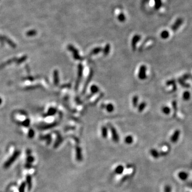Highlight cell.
Here are the masks:
<instances>
[{"label": "cell", "mask_w": 192, "mask_h": 192, "mask_svg": "<svg viewBox=\"0 0 192 192\" xmlns=\"http://www.w3.org/2000/svg\"><path fill=\"white\" fill-rule=\"evenodd\" d=\"M27 56H24L23 57H22L21 58H19L18 59H17L16 60V63L17 64H20L22 63H23L24 61H25V60L27 59Z\"/></svg>", "instance_id": "4316f807"}, {"label": "cell", "mask_w": 192, "mask_h": 192, "mask_svg": "<svg viewBox=\"0 0 192 192\" xmlns=\"http://www.w3.org/2000/svg\"><path fill=\"white\" fill-rule=\"evenodd\" d=\"M150 153L152 156L154 157H157L158 156H159V154H158L157 151H156L154 149H152V150H151Z\"/></svg>", "instance_id": "4dcf8cb0"}, {"label": "cell", "mask_w": 192, "mask_h": 192, "mask_svg": "<svg viewBox=\"0 0 192 192\" xmlns=\"http://www.w3.org/2000/svg\"><path fill=\"white\" fill-rule=\"evenodd\" d=\"M2 99L0 98V105H1V104H2Z\"/></svg>", "instance_id": "ab89813d"}, {"label": "cell", "mask_w": 192, "mask_h": 192, "mask_svg": "<svg viewBox=\"0 0 192 192\" xmlns=\"http://www.w3.org/2000/svg\"><path fill=\"white\" fill-rule=\"evenodd\" d=\"M57 125H58V123L56 122L48 124V125H42L41 126H39L38 129H41V130L49 129H51L52 128H53V127H55L56 126H57Z\"/></svg>", "instance_id": "30bf717a"}, {"label": "cell", "mask_w": 192, "mask_h": 192, "mask_svg": "<svg viewBox=\"0 0 192 192\" xmlns=\"http://www.w3.org/2000/svg\"><path fill=\"white\" fill-rule=\"evenodd\" d=\"M123 170V166L122 165L117 166V167L115 169V171L117 173H121Z\"/></svg>", "instance_id": "f1b7e54d"}, {"label": "cell", "mask_w": 192, "mask_h": 192, "mask_svg": "<svg viewBox=\"0 0 192 192\" xmlns=\"http://www.w3.org/2000/svg\"><path fill=\"white\" fill-rule=\"evenodd\" d=\"M83 74V66L82 64H79L77 66V78L76 81L75 86V90L76 91H77L78 87L80 86V84L81 81L82 80Z\"/></svg>", "instance_id": "6da1fadb"}, {"label": "cell", "mask_w": 192, "mask_h": 192, "mask_svg": "<svg viewBox=\"0 0 192 192\" xmlns=\"http://www.w3.org/2000/svg\"><path fill=\"white\" fill-rule=\"evenodd\" d=\"M25 187H26V182H22V183L21 184L20 186L19 189V192H24Z\"/></svg>", "instance_id": "f546056e"}, {"label": "cell", "mask_w": 192, "mask_h": 192, "mask_svg": "<svg viewBox=\"0 0 192 192\" xmlns=\"http://www.w3.org/2000/svg\"><path fill=\"white\" fill-rule=\"evenodd\" d=\"M17 59L16 58H14L11 59H10V60H8L7 61H6L4 63H3L1 65H0V68H3L4 67L6 66L7 65H9L11 63H12V62L16 61Z\"/></svg>", "instance_id": "44dd1931"}, {"label": "cell", "mask_w": 192, "mask_h": 192, "mask_svg": "<svg viewBox=\"0 0 192 192\" xmlns=\"http://www.w3.org/2000/svg\"><path fill=\"white\" fill-rule=\"evenodd\" d=\"M63 138L61 137V136L60 135V134H57V140H56V142L55 143V145H54V147L55 148H57V147H58L59 146V145L62 143L63 142Z\"/></svg>", "instance_id": "9a60e30c"}, {"label": "cell", "mask_w": 192, "mask_h": 192, "mask_svg": "<svg viewBox=\"0 0 192 192\" xmlns=\"http://www.w3.org/2000/svg\"><path fill=\"white\" fill-rule=\"evenodd\" d=\"M34 161V158L33 157L31 156H28L27 159V161L28 162V163H32Z\"/></svg>", "instance_id": "d590c367"}, {"label": "cell", "mask_w": 192, "mask_h": 192, "mask_svg": "<svg viewBox=\"0 0 192 192\" xmlns=\"http://www.w3.org/2000/svg\"><path fill=\"white\" fill-rule=\"evenodd\" d=\"M30 167H31V165H30V163H28V164H27L26 165V168H30Z\"/></svg>", "instance_id": "f35d334b"}, {"label": "cell", "mask_w": 192, "mask_h": 192, "mask_svg": "<svg viewBox=\"0 0 192 192\" xmlns=\"http://www.w3.org/2000/svg\"><path fill=\"white\" fill-rule=\"evenodd\" d=\"M76 152H77V159H81V158H82V150L80 147L77 146L76 147Z\"/></svg>", "instance_id": "d4e9b609"}, {"label": "cell", "mask_w": 192, "mask_h": 192, "mask_svg": "<svg viewBox=\"0 0 192 192\" xmlns=\"http://www.w3.org/2000/svg\"><path fill=\"white\" fill-rule=\"evenodd\" d=\"M37 32L35 30H29L26 33V35L28 36H33L36 34Z\"/></svg>", "instance_id": "83f0119b"}, {"label": "cell", "mask_w": 192, "mask_h": 192, "mask_svg": "<svg viewBox=\"0 0 192 192\" xmlns=\"http://www.w3.org/2000/svg\"><path fill=\"white\" fill-rule=\"evenodd\" d=\"M146 106H147V104L146 102H145V101H143V102L141 103L138 106V112L140 113L142 112L144 110V109L146 108Z\"/></svg>", "instance_id": "ac0fdd59"}, {"label": "cell", "mask_w": 192, "mask_h": 192, "mask_svg": "<svg viewBox=\"0 0 192 192\" xmlns=\"http://www.w3.org/2000/svg\"><path fill=\"white\" fill-rule=\"evenodd\" d=\"M101 134L103 138H106L108 135V128L106 126H103L101 128Z\"/></svg>", "instance_id": "7c38bea8"}, {"label": "cell", "mask_w": 192, "mask_h": 192, "mask_svg": "<svg viewBox=\"0 0 192 192\" xmlns=\"http://www.w3.org/2000/svg\"><path fill=\"white\" fill-rule=\"evenodd\" d=\"M38 87V86H32V87H31V86L27 87V89L28 90H29L30 89H35V88H36V87Z\"/></svg>", "instance_id": "8d00e7d4"}, {"label": "cell", "mask_w": 192, "mask_h": 192, "mask_svg": "<svg viewBox=\"0 0 192 192\" xmlns=\"http://www.w3.org/2000/svg\"><path fill=\"white\" fill-rule=\"evenodd\" d=\"M105 109L106 110V111L108 113H112L114 111V106L112 104L109 103L106 105Z\"/></svg>", "instance_id": "2e32d148"}, {"label": "cell", "mask_w": 192, "mask_h": 192, "mask_svg": "<svg viewBox=\"0 0 192 192\" xmlns=\"http://www.w3.org/2000/svg\"><path fill=\"white\" fill-rule=\"evenodd\" d=\"M93 76H94V71H93V70L92 69H91L89 72V74L88 77H87L86 82L84 83V84L83 86L82 92V95H84L85 94V93L86 92L87 87V86H88L89 83H90V82H91V80L92 79Z\"/></svg>", "instance_id": "8992f818"}, {"label": "cell", "mask_w": 192, "mask_h": 192, "mask_svg": "<svg viewBox=\"0 0 192 192\" xmlns=\"http://www.w3.org/2000/svg\"><path fill=\"white\" fill-rule=\"evenodd\" d=\"M110 49H111V47H110L109 44H106L105 48H104V49L103 50V55L104 56H106L109 54V53L110 52Z\"/></svg>", "instance_id": "d6986e66"}, {"label": "cell", "mask_w": 192, "mask_h": 192, "mask_svg": "<svg viewBox=\"0 0 192 192\" xmlns=\"http://www.w3.org/2000/svg\"><path fill=\"white\" fill-rule=\"evenodd\" d=\"M134 142V138L132 135H129L125 138V142L126 144H131Z\"/></svg>", "instance_id": "ffe728a7"}, {"label": "cell", "mask_w": 192, "mask_h": 192, "mask_svg": "<svg viewBox=\"0 0 192 192\" xmlns=\"http://www.w3.org/2000/svg\"><path fill=\"white\" fill-rule=\"evenodd\" d=\"M0 40L5 41L8 44H9V46L11 48H15L16 47V45L15 43H14L11 40V39H10L9 38H8L7 37H5V36L0 35Z\"/></svg>", "instance_id": "52a82bcc"}, {"label": "cell", "mask_w": 192, "mask_h": 192, "mask_svg": "<svg viewBox=\"0 0 192 192\" xmlns=\"http://www.w3.org/2000/svg\"><path fill=\"white\" fill-rule=\"evenodd\" d=\"M139 39H140V36H138V35L134 36V38H132L131 46H132V49L134 51H135V50H136L137 44L138 42V41H139Z\"/></svg>", "instance_id": "ba28073f"}, {"label": "cell", "mask_w": 192, "mask_h": 192, "mask_svg": "<svg viewBox=\"0 0 192 192\" xmlns=\"http://www.w3.org/2000/svg\"><path fill=\"white\" fill-rule=\"evenodd\" d=\"M67 49L72 53L73 57L76 60H83V58L79 55V52L77 49L73 46L72 45H69L67 46Z\"/></svg>", "instance_id": "3957f363"}, {"label": "cell", "mask_w": 192, "mask_h": 192, "mask_svg": "<svg viewBox=\"0 0 192 192\" xmlns=\"http://www.w3.org/2000/svg\"><path fill=\"white\" fill-rule=\"evenodd\" d=\"M105 106H106V104H105L103 103V104H101V106H100V107H101V108L105 109Z\"/></svg>", "instance_id": "74e56055"}, {"label": "cell", "mask_w": 192, "mask_h": 192, "mask_svg": "<svg viewBox=\"0 0 192 192\" xmlns=\"http://www.w3.org/2000/svg\"><path fill=\"white\" fill-rule=\"evenodd\" d=\"M169 36V33L168 32H166V31H164L162 33H161V37L165 39L166 38Z\"/></svg>", "instance_id": "836d02e7"}, {"label": "cell", "mask_w": 192, "mask_h": 192, "mask_svg": "<svg viewBox=\"0 0 192 192\" xmlns=\"http://www.w3.org/2000/svg\"><path fill=\"white\" fill-rule=\"evenodd\" d=\"M40 139L41 140H46L47 141V144L49 145L51 142V137L50 134H47L44 136H41Z\"/></svg>", "instance_id": "7402d4cb"}, {"label": "cell", "mask_w": 192, "mask_h": 192, "mask_svg": "<svg viewBox=\"0 0 192 192\" xmlns=\"http://www.w3.org/2000/svg\"><path fill=\"white\" fill-rule=\"evenodd\" d=\"M179 134H180V132L179 131L177 130V131H175L174 134L173 135V136H172V137H171V140L172 142H173V143L176 142L177 140L178 139V136H179Z\"/></svg>", "instance_id": "cb8c5ba5"}, {"label": "cell", "mask_w": 192, "mask_h": 192, "mask_svg": "<svg viewBox=\"0 0 192 192\" xmlns=\"http://www.w3.org/2000/svg\"><path fill=\"white\" fill-rule=\"evenodd\" d=\"M99 92V87L95 85V84H94V85H92L90 87V92H91V94H90V96L92 97L93 96L98 94V93Z\"/></svg>", "instance_id": "9c48e42d"}, {"label": "cell", "mask_w": 192, "mask_h": 192, "mask_svg": "<svg viewBox=\"0 0 192 192\" xmlns=\"http://www.w3.org/2000/svg\"><path fill=\"white\" fill-rule=\"evenodd\" d=\"M102 48H100V47H97L96 48H94V49H92L91 50V51L90 52V55H97L98 53H99L100 52H101L102 51Z\"/></svg>", "instance_id": "5bb4252c"}, {"label": "cell", "mask_w": 192, "mask_h": 192, "mask_svg": "<svg viewBox=\"0 0 192 192\" xmlns=\"http://www.w3.org/2000/svg\"><path fill=\"white\" fill-rule=\"evenodd\" d=\"M138 101H139V97L138 96H134L132 99V106L134 108H137L138 105Z\"/></svg>", "instance_id": "4fadbf2b"}, {"label": "cell", "mask_w": 192, "mask_h": 192, "mask_svg": "<svg viewBox=\"0 0 192 192\" xmlns=\"http://www.w3.org/2000/svg\"><path fill=\"white\" fill-rule=\"evenodd\" d=\"M57 109L56 108H53V107H51L50 108L49 111L48 112V113L47 114V116H53L56 114V113H57Z\"/></svg>", "instance_id": "603a6c76"}, {"label": "cell", "mask_w": 192, "mask_h": 192, "mask_svg": "<svg viewBox=\"0 0 192 192\" xmlns=\"http://www.w3.org/2000/svg\"><path fill=\"white\" fill-rule=\"evenodd\" d=\"M53 82L56 86H57L59 82V72L57 70H55L53 72Z\"/></svg>", "instance_id": "8fae6325"}, {"label": "cell", "mask_w": 192, "mask_h": 192, "mask_svg": "<svg viewBox=\"0 0 192 192\" xmlns=\"http://www.w3.org/2000/svg\"><path fill=\"white\" fill-rule=\"evenodd\" d=\"M20 151H16L12 156L10 157V159H8L7 161L5 162L4 164V168L5 169L9 168L10 165L12 164V163H13V162H15L16 159L18 157V156L20 155Z\"/></svg>", "instance_id": "7a4b0ae2"}, {"label": "cell", "mask_w": 192, "mask_h": 192, "mask_svg": "<svg viewBox=\"0 0 192 192\" xmlns=\"http://www.w3.org/2000/svg\"><path fill=\"white\" fill-rule=\"evenodd\" d=\"M34 134H35V132H34V131L33 130L30 129L29 130V134H28L29 137V138H32L34 136Z\"/></svg>", "instance_id": "d6a6232c"}, {"label": "cell", "mask_w": 192, "mask_h": 192, "mask_svg": "<svg viewBox=\"0 0 192 192\" xmlns=\"http://www.w3.org/2000/svg\"><path fill=\"white\" fill-rule=\"evenodd\" d=\"M29 124H30V120L29 119H27L25 121H24V122L21 123V125L25 126H29Z\"/></svg>", "instance_id": "1f68e13d"}, {"label": "cell", "mask_w": 192, "mask_h": 192, "mask_svg": "<svg viewBox=\"0 0 192 192\" xmlns=\"http://www.w3.org/2000/svg\"><path fill=\"white\" fill-rule=\"evenodd\" d=\"M107 125L108 126L109 130L111 131L112 139L113 140V142L115 143H118V141H119V135L118 134L114 126L112 125L111 124L108 123L107 124Z\"/></svg>", "instance_id": "277c9868"}, {"label": "cell", "mask_w": 192, "mask_h": 192, "mask_svg": "<svg viewBox=\"0 0 192 192\" xmlns=\"http://www.w3.org/2000/svg\"><path fill=\"white\" fill-rule=\"evenodd\" d=\"M162 111L164 114H169L170 113V109L168 106H163L162 107Z\"/></svg>", "instance_id": "484cf974"}, {"label": "cell", "mask_w": 192, "mask_h": 192, "mask_svg": "<svg viewBox=\"0 0 192 192\" xmlns=\"http://www.w3.org/2000/svg\"><path fill=\"white\" fill-rule=\"evenodd\" d=\"M190 93L188 92H186L184 93V94L183 95V98L185 99V100H188L189 98H190Z\"/></svg>", "instance_id": "e575fe53"}, {"label": "cell", "mask_w": 192, "mask_h": 192, "mask_svg": "<svg viewBox=\"0 0 192 192\" xmlns=\"http://www.w3.org/2000/svg\"><path fill=\"white\" fill-rule=\"evenodd\" d=\"M26 183L28 185V189L29 191H30L32 188V177L29 175H28L26 177Z\"/></svg>", "instance_id": "e0dca14e"}, {"label": "cell", "mask_w": 192, "mask_h": 192, "mask_svg": "<svg viewBox=\"0 0 192 192\" xmlns=\"http://www.w3.org/2000/svg\"><path fill=\"white\" fill-rule=\"evenodd\" d=\"M138 77L141 80H144L147 78V67L144 65L140 66Z\"/></svg>", "instance_id": "5b68a950"}]
</instances>
